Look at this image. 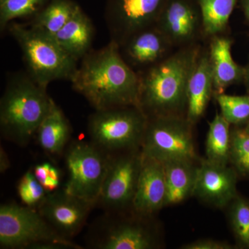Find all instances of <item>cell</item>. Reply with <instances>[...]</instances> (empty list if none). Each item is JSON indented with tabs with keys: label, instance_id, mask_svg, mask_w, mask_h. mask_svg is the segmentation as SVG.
I'll return each mask as SVG.
<instances>
[{
	"label": "cell",
	"instance_id": "obj_6",
	"mask_svg": "<svg viewBox=\"0 0 249 249\" xmlns=\"http://www.w3.org/2000/svg\"><path fill=\"white\" fill-rule=\"evenodd\" d=\"M147 123L137 106L95 110L88 119L90 142L109 156L141 150Z\"/></svg>",
	"mask_w": 249,
	"mask_h": 249
},
{
	"label": "cell",
	"instance_id": "obj_11",
	"mask_svg": "<svg viewBox=\"0 0 249 249\" xmlns=\"http://www.w3.org/2000/svg\"><path fill=\"white\" fill-rule=\"evenodd\" d=\"M168 0H107L106 18L111 40L118 45L155 27Z\"/></svg>",
	"mask_w": 249,
	"mask_h": 249
},
{
	"label": "cell",
	"instance_id": "obj_14",
	"mask_svg": "<svg viewBox=\"0 0 249 249\" xmlns=\"http://www.w3.org/2000/svg\"><path fill=\"white\" fill-rule=\"evenodd\" d=\"M237 173L228 165L201 160L193 196L214 207H227L237 196Z\"/></svg>",
	"mask_w": 249,
	"mask_h": 249
},
{
	"label": "cell",
	"instance_id": "obj_23",
	"mask_svg": "<svg viewBox=\"0 0 249 249\" xmlns=\"http://www.w3.org/2000/svg\"><path fill=\"white\" fill-rule=\"evenodd\" d=\"M231 143V124L222 114L216 113L213 120L209 123L206 142V160L216 164L229 165Z\"/></svg>",
	"mask_w": 249,
	"mask_h": 249
},
{
	"label": "cell",
	"instance_id": "obj_2",
	"mask_svg": "<svg viewBox=\"0 0 249 249\" xmlns=\"http://www.w3.org/2000/svg\"><path fill=\"white\" fill-rule=\"evenodd\" d=\"M201 43L173 51L140 76L138 107L149 118L186 116L187 87L201 52Z\"/></svg>",
	"mask_w": 249,
	"mask_h": 249
},
{
	"label": "cell",
	"instance_id": "obj_9",
	"mask_svg": "<svg viewBox=\"0 0 249 249\" xmlns=\"http://www.w3.org/2000/svg\"><path fill=\"white\" fill-rule=\"evenodd\" d=\"M148 218L134 212L132 218L122 217L120 211L106 212L89 228L87 245L95 249H155L157 241L145 222Z\"/></svg>",
	"mask_w": 249,
	"mask_h": 249
},
{
	"label": "cell",
	"instance_id": "obj_15",
	"mask_svg": "<svg viewBox=\"0 0 249 249\" xmlns=\"http://www.w3.org/2000/svg\"><path fill=\"white\" fill-rule=\"evenodd\" d=\"M119 47L124 61L138 73L161 61L176 49L156 26L139 31Z\"/></svg>",
	"mask_w": 249,
	"mask_h": 249
},
{
	"label": "cell",
	"instance_id": "obj_13",
	"mask_svg": "<svg viewBox=\"0 0 249 249\" xmlns=\"http://www.w3.org/2000/svg\"><path fill=\"white\" fill-rule=\"evenodd\" d=\"M94 207L93 203L62 189L47 194L37 210L55 231L72 240L85 227Z\"/></svg>",
	"mask_w": 249,
	"mask_h": 249
},
{
	"label": "cell",
	"instance_id": "obj_21",
	"mask_svg": "<svg viewBox=\"0 0 249 249\" xmlns=\"http://www.w3.org/2000/svg\"><path fill=\"white\" fill-rule=\"evenodd\" d=\"M163 164L167 191L165 206L179 204L193 196L198 168L195 161L174 160Z\"/></svg>",
	"mask_w": 249,
	"mask_h": 249
},
{
	"label": "cell",
	"instance_id": "obj_30",
	"mask_svg": "<svg viewBox=\"0 0 249 249\" xmlns=\"http://www.w3.org/2000/svg\"><path fill=\"white\" fill-rule=\"evenodd\" d=\"M33 171L47 194L59 190L62 175L58 168L45 162L36 165Z\"/></svg>",
	"mask_w": 249,
	"mask_h": 249
},
{
	"label": "cell",
	"instance_id": "obj_7",
	"mask_svg": "<svg viewBox=\"0 0 249 249\" xmlns=\"http://www.w3.org/2000/svg\"><path fill=\"white\" fill-rule=\"evenodd\" d=\"M193 127L186 116L149 118L141 147L142 155L162 163L174 160L196 161Z\"/></svg>",
	"mask_w": 249,
	"mask_h": 249
},
{
	"label": "cell",
	"instance_id": "obj_27",
	"mask_svg": "<svg viewBox=\"0 0 249 249\" xmlns=\"http://www.w3.org/2000/svg\"><path fill=\"white\" fill-rule=\"evenodd\" d=\"M49 0H4L0 2V29L4 30L11 21L36 15Z\"/></svg>",
	"mask_w": 249,
	"mask_h": 249
},
{
	"label": "cell",
	"instance_id": "obj_17",
	"mask_svg": "<svg viewBox=\"0 0 249 249\" xmlns=\"http://www.w3.org/2000/svg\"><path fill=\"white\" fill-rule=\"evenodd\" d=\"M214 94L213 76L207 47H203L192 70L187 87V119L193 125L206 112Z\"/></svg>",
	"mask_w": 249,
	"mask_h": 249
},
{
	"label": "cell",
	"instance_id": "obj_5",
	"mask_svg": "<svg viewBox=\"0 0 249 249\" xmlns=\"http://www.w3.org/2000/svg\"><path fill=\"white\" fill-rule=\"evenodd\" d=\"M0 248L81 249L51 227L37 209L7 203L0 206Z\"/></svg>",
	"mask_w": 249,
	"mask_h": 249
},
{
	"label": "cell",
	"instance_id": "obj_34",
	"mask_svg": "<svg viewBox=\"0 0 249 249\" xmlns=\"http://www.w3.org/2000/svg\"><path fill=\"white\" fill-rule=\"evenodd\" d=\"M243 81L245 82L246 86L249 91V59L248 64L245 67V75H244Z\"/></svg>",
	"mask_w": 249,
	"mask_h": 249
},
{
	"label": "cell",
	"instance_id": "obj_31",
	"mask_svg": "<svg viewBox=\"0 0 249 249\" xmlns=\"http://www.w3.org/2000/svg\"><path fill=\"white\" fill-rule=\"evenodd\" d=\"M182 249H232V246L227 242L203 239L186 244L181 247Z\"/></svg>",
	"mask_w": 249,
	"mask_h": 249
},
{
	"label": "cell",
	"instance_id": "obj_24",
	"mask_svg": "<svg viewBox=\"0 0 249 249\" xmlns=\"http://www.w3.org/2000/svg\"><path fill=\"white\" fill-rule=\"evenodd\" d=\"M78 7L79 5L71 0H51L45 7L35 15L30 26L54 37Z\"/></svg>",
	"mask_w": 249,
	"mask_h": 249
},
{
	"label": "cell",
	"instance_id": "obj_32",
	"mask_svg": "<svg viewBox=\"0 0 249 249\" xmlns=\"http://www.w3.org/2000/svg\"><path fill=\"white\" fill-rule=\"evenodd\" d=\"M10 167V160L7 154L4 151L2 147L0 148V171L4 173Z\"/></svg>",
	"mask_w": 249,
	"mask_h": 249
},
{
	"label": "cell",
	"instance_id": "obj_3",
	"mask_svg": "<svg viewBox=\"0 0 249 249\" xmlns=\"http://www.w3.org/2000/svg\"><path fill=\"white\" fill-rule=\"evenodd\" d=\"M55 103L47 89L29 75L17 73L10 78L0 101V127L3 137L26 147Z\"/></svg>",
	"mask_w": 249,
	"mask_h": 249
},
{
	"label": "cell",
	"instance_id": "obj_10",
	"mask_svg": "<svg viewBox=\"0 0 249 249\" xmlns=\"http://www.w3.org/2000/svg\"><path fill=\"white\" fill-rule=\"evenodd\" d=\"M142 161L141 150L109 156L107 173L96 206L105 212L132 209Z\"/></svg>",
	"mask_w": 249,
	"mask_h": 249
},
{
	"label": "cell",
	"instance_id": "obj_4",
	"mask_svg": "<svg viewBox=\"0 0 249 249\" xmlns=\"http://www.w3.org/2000/svg\"><path fill=\"white\" fill-rule=\"evenodd\" d=\"M9 31L20 47L28 74L47 89L55 80L73 79L78 62L60 47L53 36L22 24H11Z\"/></svg>",
	"mask_w": 249,
	"mask_h": 249
},
{
	"label": "cell",
	"instance_id": "obj_22",
	"mask_svg": "<svg viewBox=\"0 0 249 249\" xmlns=\"http://www.w3.org/2000/svg\"><path fill=\"white\" fill-rule=\"evenodd\" d=\"M202 18L205 40L227 34L237 0H196Z\"/></svg>",
	"mask_w": 249,
	"mask_h": 249
},
{
	"label": "cell",
	"instance_id": "obj_19",
	"mask_svg": "<svg viewBox=\"0 0 249 249\" xmlns=\"http://www.w3.org/2000/svg\"><path fill=\"white\" fill-rule=\"evenodd\" d=\"M93 36L92 22L79 6L54 38L69 55L78 61L91 50Z\"/></svg>",
	"mask_w": 249,
	"mask_h": 249
},
{
	"label": "cell",
	"instance_id": "obj_35",
	"mask_svg": "<svg viewBox=\"0 0 249 249\" xmlns=\"http://www.w3.org/2000/svg\"><path fill=\"white\" fill-rule=\"evenodd\" d=\"M247 133L249 134V121L247 123V125H246L245 128L244 129Z\"/></svg>",
	"mask_w": 249,
	"mask_h": 249
},
{
	"label": "cell",
	"instance_id": "obj_18",
	"mask_svg": "<svg viewBox=\"0 0 249 249\" xmlns=\"http://www.w3.org/2000/svg\"><path fill=\"white\" fill-rule=\"evenodd\" d=\"M208 41V52L213 76L214 96L225 93L229 87L243 81L245 67L239 65L232 58L233 40L227 34L214 36Z\"/></svg>",
	"mask_w": 249,
	"mask_h": 249
},
{
	"label": "cell",
	"instance_id": "obj_20",
	"mask_svg": "<svg viewBox=\"0 0 249 249\" xmlns=\"http://www.w3.org/2000/svg\"><path fill=\"white\" fill-rule=\"evenodd\" d=\"M71 128L68 119L55 103L37 129V141L41 148L52 157L65 153L71 137Z\"/></svg>",
	"mask_w": 249,
	"mask_h": 249
},
{
	"label": "cell",
	"instance_id": "obj_26",
	"mask_svg": "<svg viewBox=\"0 0 249 249\" xmlns=\"http://www.w3.org/2000/svg\"><path fill=\"white\" fill-rule=\"evenodd\" d=\"M229 207L232 232L238 243L249 249V201L237 196Z\"/></svg>",
	"mask_w": 249,
	"mask_h": 249
},
{
	"label": "cell",
	"instance_id": "obj_25",
	"mask_svg": "<svg viewBox=\"0 0 249 249\" xmlns=\"http://www.w3.org/2000/svg\"><path fill=\"white\" fill-rule=\"evenodd\" d=\"M220 114L231 124H247L249 121V95L235 96L225 93L214 94Z\"/></svg>",
	"mask_w": 249,
	"mask_h": 249
},
{
	"label": "cell",
	"instance_id": "obj_16",
	"mask_svg": "<svg viewBox=\"0 0 249 249\" xmlns=\"http://www.w3.org/2000/svg\"><path fill=\"white\" fill-rule=\"evenodd\" d=\"M142 169L132 201V211L151 217L165 207L166 183L163 163L142 155Z\"/></svg>",
	"mask_w": 249,
	"mask_h": 249
},
{
	"label": "cell",
	"instance_id": "obj_12",
	"mask_svg": "<svg viewBox=\"0 0 249 249\" xmlns=\"http://www.w3.org/2000/svg\"><path fill=\"white\" fill-rule=\"evenodd\" d=\"M155 26L175 49L205 40L202 18L196 0H168Z\"/></svg>",
	"mask_w": 249,
	"mask_h": 249
},
{
	"label": "cell",
	"instance_id": "obj_33",
	"mask_svg": "<svg viewBox=\"0 0 249 249\" xmlns=\"http://www.w3.org/2000/svg\"><path fill=\"white\" fill-rule=\"evenodd\" d=\"M240 7L249 25V0H240Z\"/></svg>",
	"mask_w": 249,
	"mask_h": 249
},
{
	"label": "cell",
	"instance_id": "obj_8",
	"mask_svg": "<svg viewBox=\"0 0 249 249\" xmlns=\"http://www.w3.org/2000/svg\"><path fill=\"white\" fill-rule=\"evenodd\" d=\"M64 157L67 178L63 189L96 206L107 173L109 156L90 141L76 140L68 144Z\"/></svg>",
	"mask_w": 249,
	"mask_h": 249
},
{
	"label": "cell",
	"instance_id": "obj_29",
	"mask_svg": "<svg viewBox=\"0 0 249 249\" xmlns=\"http://www.w3.org/2000/svg\"><path fill=\"white\" fill-rule=\"evenodd\" d=\"M18 193L24 206L34 209L38 207L47 194L32 170L26 172L19 179Z\"/></svg>",
	"mask_w": 249,
	"mask_h": 249
},
{
	"label": "cell",
	"instance_id": "obj_1",
	"mask_svg": "<svg viewBox=\"0 0 249 249\" xmlns=\"http://www.w3.org/2000/svg\"><path fill=\"white\" fill-rule=\"evenodd\" d=\"M71 83L95 110L138 107L140 76L121 55L114 41L82 59Z\"/></svg>",
	"mask_w": 249,
	"mask_h": 249
},
{
	"label": "cell",
	"instance_id": "obj_28",
	"mask_svg": "<svg viewBox=\"0 0 249 249\" xmlns=\"http://www.w3.org/2000/svg\"><path fill=\"white\" fill-rule=\"evenodd\" d=\"M230 163L237 173L249 176V134L244 129L231 130Z\"/></svg>",
	"mask_w": 249,
	"mask_h": 249
},
{
	"label": "cell",
	"instance_id": "obj_36",
	"mask_svg": "<svg viewBox=\"0 0 249 249\" xmlns=\"http://www.w3.org/2000/svg\"><path fill=\"white\" fill-rule=\"evenodd\" d=\"M4 1V0H0V2H1V1Z\"/></svg>",
	"mask_w": 249,
	"mask_h": 249
}]
</instances>
